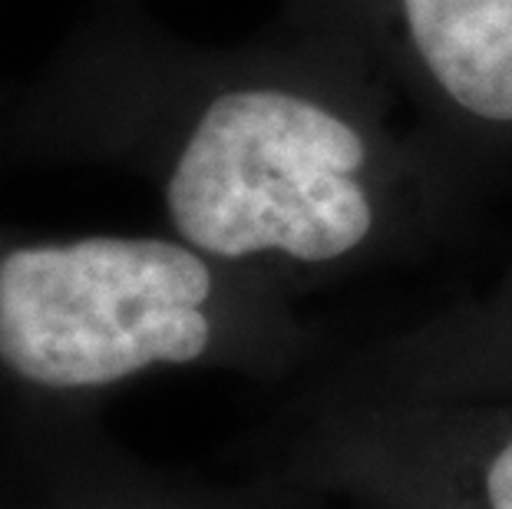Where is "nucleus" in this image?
Returning <instances> with one entry per match:
<instances>
[{
  "label": "nucleus",
  "instance_id": "nucleus-2",
  "mask_svg": "<svg viewBox=\"0 0 512 509\" xmlns=\"http://www.w3.org/2000/svg\"><path fill=\"white\" fill-rule=\"evenodd\" d=\"M361 166L357 129L324 106L281 90L225 93L172 169L169 219L185 245L219 262H341L377 225Z\"/></svg>",
  "mask_w": 512,
  "mask_h": 509
},
{
  "label": "nucleus",
  "instance_id": "nucleus-5",
  "mask_svg": "<svg viewBox=\"0 0 512 509\" xmlns=\"http://www.w3.org/2000/svg\"><path fill=\"white\" fill-rule=\"evenodd\" d=\"M410 40L450 100L512 123V0H403Z\"/></svg>",
  "mask_w": 512,
  "mask_h": 509
},
{
  "label": "nucleus",
  "instance_id": "nucleus-4",
  "mask_svg": "<svg viewBox=\"0 0 512 509\" xmlns=\"http://www.w3.org/2000/svg\"><path fill=\"white\" fill-rule=\"evenodd\" d=\"M7 420L20 509H331L328 493L271 463L242 480H209L119 447L83 414L50 407Z\"/></svg>",
  "mask_w": 512,
  "mask_h": 509
},
{
  "label": "nucleus",
  "instance_id": "nucleus-1",
  "mask_svg": "<svg viewBox=\"0 0 512 509\" xmlns=\"http://www.w3.org/2000/svg\"><path fill=\"white\" fill-rule=\"evenodd\" d=\"M212 258L166 238L93 235L0 255V367L80 397L205 361L222 344Z\"/></svg>",
  "mask_w": 512,
  "mask_h": 509
},
{
  "label": "nucleus",
  "instance_id": "nucleus-6",
  "mask_svg": "<svg viewBox=\"0 0 512 509\" xmlns=\"http://www.w3.org/2000/svg\"><path fill=\"white\" fill-rule=\"evenodd\" d=\"M0 509H20V463L10 420L0 424Z\"/></svg>",
  "mask_w": 512,
  "mask_h": 509
},
{
  "label": "nucleus",
  "instance_id": "nucleus-3",
  "mask_svg": "<svg viewBox=\"0 0 512 509\" xmlns=\"http://www.w3.org/2000/svg\"><path fill=\"white\" fill-rule=\"evenodd\" d=\"M261 463L374 509H512V414H367Z\"/></svg>",
  "mask_w": 512,
  "mask_h": 509
}]
</instances>
